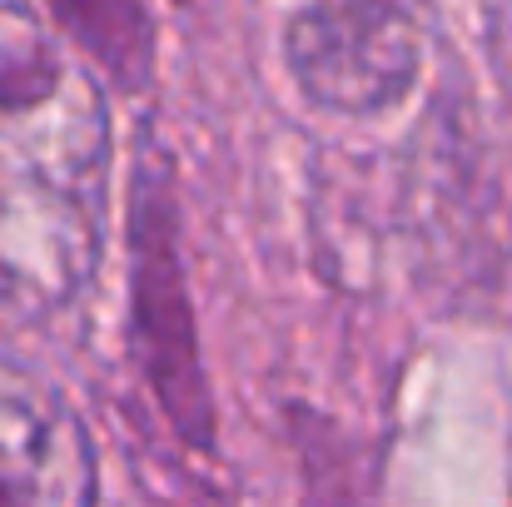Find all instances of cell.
Here are the masks:
<instances>
[{
  "label": "cell",
  "instance_id": "cell-1",
  "mask_svg": "<svg viewBox=\"0 0 512 507\" xmlns=\"http://www.w3.org/2000/svg\"><path fill=\"white\" fill-rule=\"evenodd\" d=\"M110 105L90 60L25 0H0V259L100 254Z\"/></svg>",
  "mask_w": 512,
  "mask_h": 507
},
{
  "label": "cell",
  "instance_id": "cell-2",
  "mask_svg": "<svg viewBox=\"0 0 512 507\" xmlns=\"http://www.w3.org/2000/svg\"><path fill=\"white\" fill-rule=\"evenodd\" d=\"M130 348L145 383L170 413L174 433L194 453H214V393L199 358V324L189 304L184 254H179V199L170 155L145 140L130 194Z\"/></svg>",
  "mask_w": 512,
  "mask_h": 507
},
{
  "label": "cell",
  "instance_id": "cell-3",
  "mask_svg": "<svg viewBox=\"0 0 512 507\" xmlns=\"http://www.w3.org/2000/svg\"><path fill=\"white\" fill-rule=\"evenodd\" d=\"M428 40L408 0H309L284 20L294 90L339 120H378L423 80Z\"/></svg>",
  "mask_w": 512,
  "mask_h": 507
},
{
  "label": "cell",
  "instance_id": "cell-4",
  "mask_svg": "<svg viewBox=\"0 0 512 507\" xmlns=\"http://www.w3.org/2000/svg\"><path fill=\"white\" fill-rule=\"evenodd\" d=\"M0 507H95V443L80 413L0 358Z\"/></svg>",
  "mask_w": 512,
  "mask_h": 507
},
{
  "label": "cell",
  "instance_id": "cell-5",
  "mask_svg": "<svg viewBox=\"0 0 512 507\" xmlns=\"http://www.w3.org/2000/svg\"><path fill=\"white\" fill-rule=\"evenodd\" d=\"M50 25L115 85L145 90L155 75V25L140 0H45Z\"/></svg>",
  "mask_w": 512,
  "mask_h": 507
},
{
  "label": "cell",
  "instance_id": "cell-6",
  "mask_svg": "<svg viewBox=\"0 0 512 507\" xmlns=\"http://www.w3.org/2000/svg\"><path fill=\"white\" fill-rule=\"evenodd\" d=\"M174 5H194V0H174Z\"/></svg>",
  "mask_w": 512,
  "mask_h": 507
}]
</instances>
